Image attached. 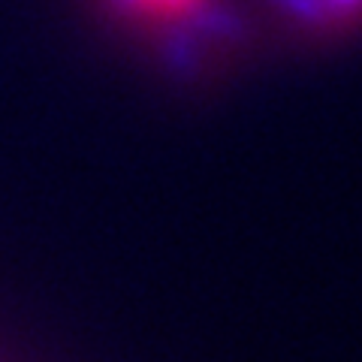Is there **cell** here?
<instances>
[{"mask_svg":"<svg viewBox=\"0 0 362 362\" xmlns=\"http://www.w3.org/2000/svg\"><path fill=\"white\" fill-rule=\"evenodd\" d=\"M124 9L139 18L148 21H175V18H187L197 9L199 0H118Z\"/></svg>","mask_w":362,"mask_h":362,"instance_id":"6da1fadb","label":"cell"},{"mask_svg":"<svg viewBox=\"0 0 362 362\" xmlns=\"http://www.w3.org/2000/svg\"><path fill=\"white\" fill-rule=\"evenodd\" d=\"M362 16V0H317L314 18L317 21H341V25H350Z\"/></svg>","mask_w":362,"mask_h":362,"instance_id":"7a4b0ae2","label":"cell"}]
</instances>
